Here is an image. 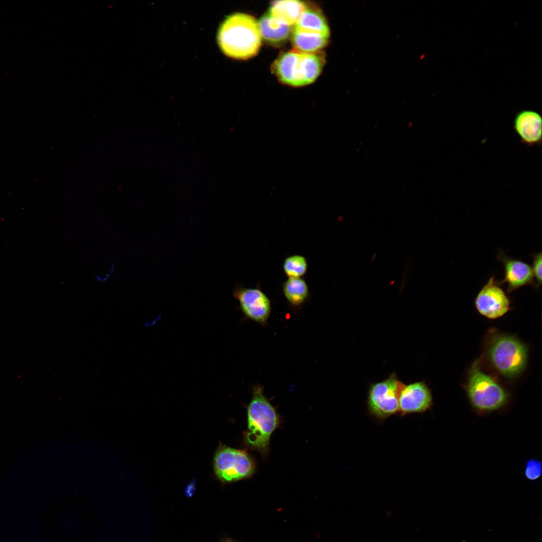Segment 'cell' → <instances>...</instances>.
<instances>
[{
    "mask_svg": "<svg viewBox=\"0 0 542 542\" xmlns=\"http://www.w3.org/2000/svg\"><path fill=\"white\" fill-rule=\"evenodd\" d=\"M466 389L472 406L481 412L498 410L508 399L505 389L493 377L482 371L476 363L470 370Z\"/></svg>",
    "mask_w": 542,
    "mask_h": 542,
    "instance_id": "obj_5",
    "label": "cell"
},
{
    "mask_svg": "<svg viewBox=\"0 0 542 542\" xmlns=\"http://www.w3.org/2000/svg\"><path fill=\"white\" fill-rule=\"evenodd\" d=\"M405 386L395 373L384 380L371 384L367 402L369 414L382 421L398 413L399 397Z\"/></svg>",
    "mask_w": 542,
    "mask_h": 542,
    "instance_id": "obj_6",
    "label": "cell"
},
{
    "mask_svg": "<svg viewBox=\"0 0 542 542\" xmlns=\"http://www.w3.org/2000/svg\"><path fill=\"white\" fill-rule=\"evenodd\" d=\"M514 129L523 144L528 146L541 144L542 118L537 112L524 110L518 112L514 119Z\"/></svg>",
    "mask_w": 542,
    "mask_h": 542,
    "instance_id": "obj_12",
    "label": "cell"
},
{
    "mask_svg": "<svg viewBox=\"0 0 542 542\" xmlns=\"http://www.w3.org/2000/svg\"><path fill=\"white\" fill-rule=\"evenodd\" d=\"M247 430L245 433L246 443L262 454L268 451L272 433L280 423L275 408L263 393L260 384L252 389V398L247 408Z\"/></svg>",
    "mask_w": 542,
    "mask_h": 542,
    "instance_id": "obj_2",
    "label": "cell"
},
{
    "mask_svg": "<svg viewBox=\"0 0 542 542\" xmlns=\"http://www.w3.org/2000/svg\"><path fill=\"white\" fill-rule=\"evenodd\" d=\"M305 9V4L300 1H277L272 3L268 13L281 22L292 27L298 22Z\"/></svg>",
    "mask_w": 542,
    "mask_h": 542,
    "instance_id": "obj_14",
    "label": "cell"
},
{
    "mask_svg": "<svg viewBox=\"0 0 542 542\" xmlns=\"http://www.w3.org/2000/svg\"><path fill=\"white\" fill-rule=\"evenodd\" d=\"M329 38V36H328L294 29L292 40L297 51L304 53H314L327 45Z\"/></svg>",
    "mask_w": 542,
    "mask_h": 542,
    "instance_id": "obj_15",
    "label": "cell"
},
{
    "mask_svg": "<svg viewBox=\"0 0 542 542\" xmlns=\"http://www.w3.org/2000/svg\"><path fill=\"white\" fill-rule=\"evenodd\" d=\"M283 290L287 301L296 307L303 305L309 295L307 285L301 278H289L284 283Z\"/></svg>",
    "mask_w": 542,
    "mask_h": 542,
    "instance_id": "obj_17",
    "label": "cell"
},
{
    "mask_svg": "<svg viewBox=\"0 0 542 542\" xmlns=\"http://www.w3.org/2000/svg\"><path fill=\"white\" fill-rule=\"evenodd\" d=\"M433 404L431 390L423 381L405 385L399 397L398 414L403 416L422 413L429 410Z\"/></svg>",
    "mask_w": 542,
    "mask_h": 542,
    "instance_id": "obj_10",
    "label": "cell"
},
{
    "mask_svg": "<svg viewBox=\"0 0 542 542\" xmlns=\"http://www.w3.org/2000/svg\"><path fill=\"white\" fill-rule=\"evenodd\" d=\"M323 66V60L317 54L291 51L279 58L274 70L282 82L299 87L313 83L320 75Z\"/></svg>",
    "mask_w": 542,
    "mask_h": 542,
    "instance_id": "obj_3",
    "label": "cell"
},
{
    "mask_svg": "<svg viewBox=\"0 0 542 542\" xmlns=\"http://www.w3.org/2000/svg\"><path fill=\"white\" fill-rule=\"evenodd\" d=\"M219 542H237L230 538H225L221 540Z\"/></svg>",
    "mask_w": 542,
    "mask_h": 542,
    "instance_id": "obj_22",
    "label": "cell"
},
{
    "mask_svg": "<svg viewBox=\"0 0 542 542\" xmlns=\"http://www.w3.org/2000/svg\"><path fill=\"white\" fill-rule=\"evenodd\" d=\"M524 474L525 478L530 481L538 479L542 474V463L538 459L531 458L525 464Z\"/></svg>",
    "mask_w": 542,
    "mask_h": 542,
    "instance_id": "obj_19",
    "label": "cell"
},
{
    "mask_svg": "<svg viewBox=\"0 0 542 542\" xmlns=\"http://www.w3.org/2000/svg\"><path fill=\"white\" fill-rule=\"evenodd\" d=\"M257 23L261 37L274 44L284 42L292 32V26L281 22L268 13L262 16Z\"/></svg>",
    "mask_w": 542,
    "mask_h": 542,
    "instance_id": "obj_13",
    "label": "cell"
},
{
    "mask_svg": "<svg viewBox=\"0 0 542 542\" xmlns=\"http://www.w3.org/2000/svg\"><path fill=\"white\" fill-rule=\"evenodd\" d=\"M283 268L289 278H300L307 271V260L303 256L300 255L289 256L285 259Z\"/></svg>",
    "mask_w": 542,
    "mask_h": 542,
    "instance_id": "obj_18",
    "label": "cell"
},
{
    "mask_svg": "<svg viewBox=\"0 0 542 542\" xmlns=\"http://www.w3.org/2000/svg\"><path fill=\"white\" fill-rule=\"evenodd\" d=\"M195 489V482L192 481L187 485L185 489V493L188 497L193 496Z\"/></svg>",
    "mask_w": 542,
    "mask_h": 542,
    "instance_id": "obj_21",
    "label": "cell"
},
{
    "mask_svg": "<svg viewBox=\"0 0 542 542\" xmlns=\"http://www.w3.org/2000/svg\"><path fill=\"white\" fill-rule=\"evenodd\" d=\"M532 257V263L531 267L533 279L532 286L535 288L537 289L541 284V251L533 254Z\"/></svg>",
    "mask_w": 542,
    "mask_h": 542,
    "instance_id": "obj_20",
    "label": "cell"
},
{
    "mask_svg": "<svg viewBox=\"0 0 542 542\" xmlns=\"http://www.w3.org/2000/svg\"><path fill=\"white\" fill-rule=\"evenodd\" d=\"M500 286L495 278L491 277L478 292L475 300L478 312L489 319L500 317L510 309V300Z\"/></svg>",
    "mask_w": 542,
    "mask_h": 542,
    "instance_id": "obj_8",
    "label": "cell"
},
{
    "mask_svg": "<svg viewBox=\"0 0 542 542\" xmlns=\"http://www.w3.org/2000/svg\"><path fill=\"white\" fill-rule=\"evenodd\" d=\"M497 258L504 266L503 279L498 282L500 285L506 284L508 293L525 286L533 285L531 265L522 260L507 256L503 253H500Z\"/></svg>",
    "mask_w": 542,
    "mask_h": 542,
    "instance_id": "obj_11",
    "label": "cell"
},
{
    "mask_svg": "<svg viewBox=\"0 0 542 542\" xmlns=\"http://www.w3.org/2000/svg\"><path fill=\"white\" fill-rule=\"evenodd\" d=\"M218 41L222 51L229 57L246 59L254 56L261 41L257 22L247 14H233L222 24Z\"/></svg>",
    "mask_w": 542,
    "mask_h": 542,
    "instance_id": "obj_1",
    "label": "cell"
},
{
    "mask_svg": "<svg viewBox=\"0 0 542 542\" xmlns=\"http://www.w3.org/2000/svg\"><path fill=\"white\" fill-rule=\"evenodd\" d=\"M215 473L222 482L229 483L250 477L255 471L252 458L245 450L220 445L214 457Z\"/></svg>",
    "mask_w": 542,
    "mask_h": 542,
    "instance_id": "obj_7",
    "label": "cell"
},
{
    "mask_svg": "<svg viewBox=\"0 0 542 542\" xmlns=\"http://www.w3.org/2000/svg\"><path fill=\"white\" fill-rule=\"evenodd\" d=\"M294 29L329 36L328 23L323 15L318 11L306 8L295 25Z\"/></svg>",
    "mask_w": 542,
    "mask_h": 542,
    "instance_id": "obj_16",
    "label": "cell"
},
{
    "mask_svg": "<svg viewBox=\"0 0 542 542\" xmlns=\"http://www.w3.org/2000/svg\"><path fill=\"white\" fill-rule=\"evenodd\" d=\"M233 297L238 301L245 317L262 326L267 324L271 312V303L267 296L258 289L237 287Z\"/></svg>",
    "mask_w": 542,
    "mask_h": 542,
    "instance_id": "obj_9",
    "label": "cell"
},
{
    "mask_svg": "<svg viewBox=\"0 0 542 542\" xmlns=\"http://www.w3.org/2000/svg\"><path fill=\"white\" fill-rule=\"evenodd\" d=\"M527 348L514 336L497 334L491 338L487 354L494 368L503 376H517L526 367Z\"/></svg>",
    "mask_w": 542,
    "mask_h": 542,
    "instance_id": "obj_4",
    "label": "cell"
}]
</instances>
